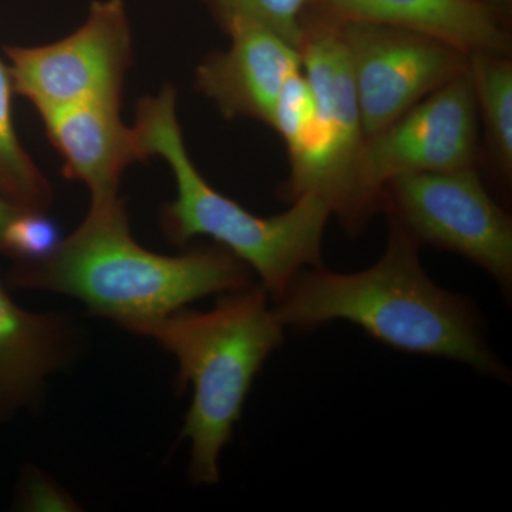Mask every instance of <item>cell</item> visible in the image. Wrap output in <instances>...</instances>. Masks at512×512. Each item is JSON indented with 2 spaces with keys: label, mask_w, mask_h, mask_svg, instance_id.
Instances as JSON below:
<instances>
[{
  "label": "cell",
  "mask_w": 512,
  "mask_h": 512,
  "mask_svg": "<svg viewBox=\"0 0 512 512\" xmlns=\"http://www.w3.org/2000/svg\"><path fill=\"white\" fill-rule=\"evenodd\" d=\"M316 117V99L303 70L293 74L276 100L271 128L285 141L289 156L301 150L311 134Z\"/></svg>",
  "instance_id": "17"
},
{
  "label": "cell",
  "mask_w": 512,
  "mask_h": 512,
  "mask_svg": "<svg viewBox=\"0 0 512 512\" xmlns=\"http://www.w3.org/2000/svg\"><path fill=\"white\" fill-rule=\"evenodd\" d=\"M13 89L39 114L74 104L121 107L133 62L123 0H94L80 28L40 46L5 47Z\"/></svg>",
  "instance_id": "7"
},
{
  "label": "cell",
  "mask_w": 512,
  "mask_h": 512,
  "mask_svg": "<svg viewBox=\"0 0 512 512\" xmlns=\"http://www.w3.org/2000/svg\"><path fill=\"white\" fill-rule=\"evenodd\" d=\"M15 94L8 63L0 59V195L20 210L47 212L52 188L16 133Z\"/></svg>",
  "instance_id": "15"
},
{
  "label": "cell",
  "mask_w": 512,
  "mask_h": 512,
  "mask_svg": "<svg viewBox=\"0 0 512 512\" xmlns=\"http://www.w3.org/2000/svg\"><path fill=\"white\" fill-rule=\"evenodd\" d=\"M224 29L235 20L256 23L281 36L298 49L302 39V19L322 0H207Z\"/></svg>",
  "instance_id": "16"
},
{
  "label": "cell",
  "mask_w": 512,
  "mask_h": 512,
  "mask_svg": "<svg viewBox=\"0 0 512 512\" xmlns=\"http://www.w3.org/2000/svg\"><path fill=\"white\" fill-rule=\"evenodd\" d=\"M420 245L393 218L382 258L370 268L340 274L322 266L295 276L274 311L282 325L313 329L348 320L389 348L457 360L484 375L507 379L473 302L434 284Z\"/></svg>",
  "instance_id": "1"
},
{
  "label": "cell",
  "mask_w": 512,
  "mask_h": 512,
  "mask_svg": "<svg viewBox=\"0 0 512 512\" xmlns=\"http://www.w3.org/2000/svg\"><path fill=\"white\" fill-rule=\"evenodd\" d=\"M333 16L436 37L461 52L511 56L507 12L485 0H322Z\"/></svg>",
  "instance_id": "12"
},
{
  "label": "cell",
  "mask_w": 512,
  "mask_h": 512,
  "mask_svg": "<svg viewBox=\"0 0 512 512\" xmlns=\"http://www.w3.org/2000/svg\"><path fill=\"white\" fill-rule=\"evenodd\" d=\"M20 511H79V505L60 485L53 483L40 471H29L23 476L18 497Z\"/></svg>",
  "instance_id": "19"
},
{
  "label": "cell",
  "mask_w": 512,
  "mask_h": 512,
  "mask_svg": "<svg viewBox=\"0 0 512 512\" xmlns=\"http://www.w3.org/2000/svg\"><path fill=\"white\" fill-rule=\"evenodd\" d=\"M8 281L16 288L73 296L131 330L195 299L247 288L251 272L222 247L174 256L141 247L119 195L92 201L70 237L45 258L16 262Z\"/></svg>",
  "instance_id": "2"
},
{
  "label": "cell",
  "mask_w": 512,
  "mask_h": 512,
  "mask_svg": "<svg viewBox=\"0 0 512 512\" xmlns=\"http://www.w3.org/2000/svg\"><path fill=\"white\" fill-rule=\"evenodd\" d=\"M339 19V18H338ZM365 138L468 69V55L414 30L339 19Z\"/></svg>",
  "instance_id": "8"
},
{
  "label": "cell",
  "mask_w": 512,
  "mask_h": 512,
  "mask_svg": "<svg viewBox=\"0 0 512 512\" xmlns=\"http://www.w3.org/2000/svg\"><path fill=\"white\" fill-rule=\"evenodd\" d=\"M485 2L490 3L495 8L504 10V12H508V9L511 8L512 0H485Z\"/></svg>",
  "instance_id": "21"
},
{
  "label": "cell",
  "mask_w": 512,
  "mask_h": 512,
  "mask_svg": "<svg viewBox=\"0 0 512 512\" xmlns=\"http://www.w3.org/2000/svg\"><path fill=\"white\" fill-rule=\"evenodd\" d=\"M261 285L225 293L208 312L175 311L130 332L156 340L177 359L192 402L183 434L191 441L195 484L220 481V456L234 434L255 376L281 348L285 326Z\"/></svg>",
  "instance_id": "4"
},
{
  "label": "cell",
  "mask_w": 512,
  "mask_h": 512,
  "mask_svg": "<svg viewBox=\"0 0 512 512\" xmlns=\"http://www.w3.org/2000/svg\"><path fill=\"white\" fill-rule=\"evenodd\" d=\"M302 28L298 49L316 117L306 143L289 156L291 171L279 195L289 204L303 195L318 197L349 235H357L380 208L360 181L366 138L348 47L339 19L320 5L305 13Z\"/></svg>",
  "instance_id": "5"
},
{
  "label": "cell",
  "mask_w": 512,
  "mask_h": 512,
  "mask_svg": "<svg viewBox=\"0 0 512 512\" xmlns=\"http://www.w3.org/2000/svg\"><path fill=\"white\" fill-rule=\"evenodd\" d=\"M478 119L467 69L366 138L359 161L363 188L380 208L383 185L397 175L474 167Z\"/></svg>",
  "instance_id": "9"
},
{
  "label": "cell",
  "mask_w": 512,
  "mask_h": 512,
  "mask_svg": "<svg viewBox=\"0 0 512 512\" xmlns=\"http://www.w3.org/2000/svg\"><path fill=\"white\" fill-rule=\"evenodd\" d=\"M224 30L231 45L202 60L195 87L225 119H251L271 127L282 87L302 70L301 53L256 23L235 20Z\"/></svg>",
  "instance_id": "10"
},
{
  "label": "cell",
  "mask_w": 512,
  "mask_h": 512,
  "mask_svg": "<svg viewBox=\"0 0 512 512\" xmlns=\"http://www.w3.org/2000/svg\"><path fill=\"white\" fill-rule=\"evenodd\" d=\"M120 109L87 103L40 114L64 175L86 184L92 201L119 197L124 171L150 158L136 128L124 124Z\"/></svg>",
  "instance_id": "11"
},
{
  "label": "cell",
  "mask_w": 512,
  "mask_h": 512,
  "mask_svg": "<svg viewBox=\"0 0 512 512\" xmlns=\"http://www.w3.org/2000/svg\"><path fill=\"white\" fill-rule=\"evenodd\" d=\"M133 127L148 157L164 158L173 173L177 195L161 211V227L173 244L214 239L254 269L275 302L299 272L322 266L323 237L332 215L328 205L303 195L282 214L258 217L215 190L185 147L173 87L138 101Z\"/></svg>",
  "instance_id": "3"
},
{
  "label": "cell",
  "mask_w": 512,
  "mask_h": 512,
  "mask_svg": "<svg viewBox=\"0 0 512 512\" xmlns=\"http://www.w3.org/2000/svg\"><path fill=\"white\" fill-rule=\"evenodd\" d=\"M380 210L417 244L453 252L512 286V221L476 168L397 175L383 185Z\"/></svg>",
  "instance_id": "6"
},
{
  "label": "cell",
  "mask_w": 512,
  "mask_h": 512,
  "mask_svg": "<svg viewBox=\"0 0 512 512\" xmlns=\"http://www.w3.org/2000/svg\"><path fill=\"white\" fill-rule=\"evenodd\" d=\"M60 241L59 228L47 212L19 210L3 231L0 254L16 262L37 261L52 254Z\"/></svg>",
  "instance_id": "18"
},
{
  "label": "cell",
  "mask_w": 512,
  "mask_h": 512,
  "mask_svg": "<svg viewBox=\"0 0 512 512\" xmlns=\"http://www.w3.org/2000/svg\"><path fill=\"white\" fill-rule=\"evenodd\" d=\"M468 72L476 93L478 117L495 170L512 177V62L493 53L468 55Z\"/></svg>",
  "instance_id": "14"
},
{
  "label": "cell",
  "mask_w": 512,
  "mask_h": 512,
  "mask_svg": "<svg viewBox=\"0 0 512 512\" xmlns=\"http://www.w3.org/2000/svg\"><path fill=\"white\" fill-rule=\"evenodd\" d=\"M19 210V207L0 195V247H2L3 231H5L6 225Z\"/></svg>",
  "instance_id": "20"
},
{
  "label": "cell",
  "mask_w": 512,
  "mask_h": 512,
  "mask_svg": "<svg viewBox=\"0 0 512 512\" xmlns=\"http://www.w3.org/2000/svg\"><path fill=\"white\" fill-rule=\"evenodd\" d=\"M72 353V328L56 313L25 311L0 284V416L36 399Z\"/></svg>",
  "instance_id": "13"
}]
</instances>
